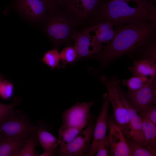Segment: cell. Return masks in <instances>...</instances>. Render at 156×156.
Returning a JSON list of instances; mask_svg holds the SVG:
<instances>
[{
    "label": "cell",
    "mask_w": 156,
    "mask_h": 156,
    "mask_svg": "<svg viewBox=\"0 0 156 156\" xmlns=\"http://www.w3.org/2000/svg\"><path fill=\"white\" fill-rule=\"evenodd\" d=\"M36 133L44 151L57 150L59 144L58 139L47 130V127L42 121H39Z\"/></svg>",
    "instance_id": "16"
},
{
    "label": "cell",
    "mask_w": 156,
    "mask_h": 156,
    "mask_svg": "<svg viewBox=\"0 0 156 156\" xmlns=\"http://www.w3.org/2000/svg\"><path fill=\"white\" fill-rule=\"evenodd\" d=\"M74 46L77 55V60L99 53L103 46L94 37L91 36L85 29L76 32L74 37Z\"/></svg>",
    "instance_id": "12"
},
{
    "label": "cell",
    "mask_w": 156,
    "mask_h": 156,
    "mask_svg": "<svg viewBox=\"0 0 156 156\" xmlns=\"http://www.w3.org/2000/svg\"><path fill=\"white\" fill-rule=\"evenodd\" d=\"M47 18L48 20L46 31L56 47L74 40L77 32L74 28L76 23L68 14L59 12L57 7L52 10Z\"/></svg>",
    "instance_id": "3"
},
{
    "label": "cell",
    "mask_w": 156,
    "mask_h": 156,
    "mask_svg": "<svg viewBox=\"0 0 156 156\" xmlns=\"http://www.w3.org/2000/svg\"><path fill=\"white\" fill-rule=\"evenodd\" d=\"M60 55L64 67L67 64L72 62L77 59V53L74 47H66L61 51Z\"/></svg>",
    "instance_id": "25"
},
{
    "label": "cell",
    "mask_w": 156,
    "mask_h": 156,
    "mask_svg": "<svg viewBox=\"0 0 156 156\" xmlns=\"http://www.w3.org/2000/svg\"><path fill=\"white\" fill-rule=\"evenodd\" d=\"M127 98L136 111L139 113L156 103L155 78L151 79L145 86L134 91L127 92Z\"/></svg>",
    "instance_id": "8"
},
{
    "label": "cell",
    "mask_w": 156,
    "mask_h": 156,
    "mask_svg": "<svg viewBox=\"0 0 156 156\" xmlns=\"http://www.w3.org/2000/svg\"><path fill=\"white\" fill-rule=\"evenodd\" d=\"M94 101L79 103L65 111L62 115L63 125L86 127L91 122L90 109Z\"/></svg>",
    "instance_id": "10"
},
{
    "label": "cell",
    "mask_w": 156,
    "mask_h": 156,
    "mask_svg": "<svg viewBox=\"0 0 156 156\" xmlns=\"http://www.w3.org/2000/svg\"><path fill=\"white\" fill-rule=\"evenodd\" d=\"M14 91L12 83L9 81H3L0 86V97L4 100H8L12 96Z\"/></svg>",
    "instance_id": "27"
},
{
    "label": "cell",
    "mask_w": 156,
    "mask_h": 156,
    "mask_svg": "<svg viewBox=\"0 0 156 156\" xmlns=\"http://www.w3.org/2000/svg\"><path fill=\"white\" fill-rule=\"evenodd\" d=\"M36 131L29 134L17 156H38L39 154L36 152L35 148L37 146H40V145Z\"/></svg>",
    "instance_id": "21"
},
{
    "label": "cell",
    "mask_w": 156,
    "mask_h": 156,
    "mask_svg": "<svg viewBox=\"0 0 156 156\" xmlns=\"http://www.w3.org/2000/svg\"><path fill=\"white\" fill-rule=\"evenodd\" d=\"M85 127L62 125L58 131V140L59 148L62 147L71 142Z\"/></svg>",
    "instance_id": "20"
},
{
    "label": "cell",
    "mask_w": 156,
    "mask_h": 156,
    "mask_svg": "<svg viewBox=\"0 0 156 156\" xmlns=\"http://www.w3.org/2000/svg\"><path fill=\"white\" fill-rule=\"evenodd\" d=\"M60 60V53L57 49L47 51L41 59L42 62L52 69L57 66Z\"/></svg>",
    "instance_id": "24"
},
{
    "label": "cell",
    "mask_w": 156,
    "mask_h": 156,
    "mask_svg": "<svg viewBox=\"0 0 156 156\" xmlns=\"http://www.w3.org/2000/svg\"><path fill=\"white\" fill-rule=\"evenodd\" d=\"M140 116L142 131L144 140V147L156 153V125L147 119Z\"/></svg>",
    "instance_id": "18"
},
{
    "label": "cell",
    "mask_w": 156,
    "mask_h": 156,
    "mask_svg": "<svg viewBox=\"0 0 156 156\" xmlns=\"http://www.w3.org/2000/svg\"><path fill=\"white\" fill-rule=\"evenodd\" d=\"M26 139L12 138L0 134V156H17Z\"/></svg>",
    "instance_id": "15"
},
{
    "label": "cell",
    "mask_w": 156,
    "mask_h": 156,
    "mask_svg": "<svg viewBox=\"0 0 156 156\" xmlns=\"http://www.w3.org/2000/svg\"><path fill=\"white\" fill-rule=\"evenodd\" d=\"M93 17L97 22L107 21L117 26L148 20L156 22V6L146 0L107 1Z\"/></svg>",
    "instance_id": "2"
},
{
    "label": "cell",
    "mask_w": 156,
    "mask_h": 156,
    "mask_svg": "<svg viewBox=\"0 0 156 156\" xmlns=\"http://www.w3.org/2000/svg\"><path fill=\"white\" fill-rule=\"evenodd\" d=\"M109 128V155L112 156H131L126 137L114 121L107 122Z\"/></svg>",
    "instance_id": "13"
},
{
    "label": "cell",
    "mask_w": 156,
    "mask_h": 156,
    "mask_svg": "<svg viewBox=\"0 0 156 156\" xmlns=\"http://www.w3.org/2000/svg\"><path fill=\"white\" fill-rule=\"evenodd\" d=\"M102 2V0H66L63 5L76 23L93 17Z\"/></svg>",
    "instance_id": "9"
},
{
    "label": "cell",
    "mask_w": 156,
    "mask_h": 156,
    "mask_svg": "<svg viewBox=\"0 0 156 156\" xmlns=\"http://www.w3.org/2000/svg\"><path fill=\"white\" fill-rule=\"evenodd\" d=\"M109 147L108 135L106 136L100 142L97 148L96 153V156H107Z\"/></svg>",
    "instance_id": "29"
},
{
    "label": "cell",
    "mask_w": 156,
    "mask_h": 156,
    "mask_svg": "<svg viewBox=\"0 0 156 156\" xmlns=\"http://www.w3.org/2000/svg\"><path fill=\"white\" fill-rule=\"evenodd\" d=\"M131 156H155L156 153L147 149L132 138L126 137Z\"/></svg>",
    "instance_id": "22"
},
{
    "label": "cell",
    "mask_w": 156,
    "mask_h": 156,
    "mask_svg": "<svg viewBox=\"0 0 156 156\" xmlns=\"http://www.w3.org/2000/svg\"><path fill=\"white\" fill-rule=\"evenodd\" d=\"M71 142L60 148L57 152L60 156H86L90 149L94 125L91 122Z\"/></svg>",
    "instance_id": "6"
},
{
    "label": "cell",
    "mask_w": 156,
    "mask_h": 156,
    "mask_svg": "<svg viewBox=\"0 0 156 156\" xmlns=\"http://www.w3.org/2000/svg\"><path fill=\"white\" fill-rule=\"evenodd\" d=\"M52 4L56 5H63L66 0H48Z\"/></svg>",
    "instance_id": "32"
},
{
    "label": "cell",
    "mask_w": 156,
    "mask_h": 156,
    "mask_svg": "<svg viewBox=\"0 0 156 156\" xmlns=\"http://www.w3.org/2000/svg\"><path fill=\"white\" fill-rule=\"evenodd\" d=\"M16 6L24 16L38 22L46 19L56 5L48 0H17Z\"/></svg>",
    "instance_id": "7"
},
{
    "label": "cell",
    "mask_w": 156,
    "mask_h": 156,
    "mask_svg": "<svg viewBox=\"0 0 156 156\" xmlns=\"http://www.w3.org/2000/svg\"><path fill=\"white\" fill-rule=\"evenodd\" d=\"M151 79L144 77L134 75L129 79L123 80L122 83L124 85L127 87L129 91L133 92L142 87L149 81Z\"/></svg>",
    "instance_id": "23"
},
{
    "label": "cell",
    "mask_w": 156,
    "mask_h": 156,
    "mask_svg": "<svg viewBox=\"0 0 156 156\" xmlns=\"http://www.w3.org/2000/svg\"><path fill=\"white\" fill-rule=\"evenodd\" d=\"M129 69L134 75L144 77L149 79L156 77V64L149 60H133L132 67H129Z\"/></svg>",
    "instance_id": "17"
},
{
    "label": "cell",
    "mask_w": 156,
    "mask_h": 156,
    "mask_svg": "<svg viewBox=\"0 0 156 156\" xmlns=\"http://www.w3.org/2000/svg\"><path fill=\"white\" fill-rule=\"evenodd\" d=\"M103 97V101L101 109L94 125L92 142L86 156H94L99 143L106 136L108 127L107 112L110 101L108 94L104 93Z\"/></svg>",
    "instance_id": "11"
},
{
    "label": "cell",
    "mask_w": 156,
    "mask_h": 156,
    "mask_svg": "<svg viewBox=\"0 0 156 156\" xmlns=\"http://www.w3.org/2000/svg\"><path fill=\"white\" fill-rule=\"evenodd\" d=\"M107 1L124 0H107Z\"/></svg>",
    "instance_id": "35"
},
{
    "label": "cell",
    "mask_w": 156,
    "mask_h": 156,
    "mask_svg": "<svg viewBox=\"0 0 156 156\" xmlns=\"http://www.w3.org/2000/svg\"><path fill=\"white\" fill-rule=\"evenodd\" d=\"M140 115L156 125V107L152 105L149 107L139 113Z\"/></svg>",
    "instance_id": "30"
},
{
    "label": "cell",
    "mask_w": 156,
    "mask_h": 156,
    "mask_svg": "<svg viewBox=\"0 0 156 156\" xmlns=\"http://www.w3.org/2000/svg\"><path fill=\"white\" fill-rule=\"evenodd\" d=\"M57 150L44 151L42 153L39 154L38 156H54L58 155Z\"/></svg>",
    "instance_id": "31"
},
{
    "label": "cell",
    "mask_w": 156,
    "mask_h": 156,
    "mask_svg": "<svg viewBox=\"0 0 156 156\" xmlns=\"http://www.w3.org/2000/svg\"><path fill=\"white\" fill-rule=\"evenodd\" d=\"M148 1L152 2L153 3L155 4L156 3V0H146Z\"/></svg>",
    "instance_id": "33"
},
{
    "label": "cell",
    "mask_w": 156,
    "mask_h": 156,
    "mask_svg": "<svg viewBox=\"0 0 156 156\" xmlns=\"http://www.w3.org/2000/svg\"><path fill=\"white\" fill-rule=\"evenodd\" d=\"M101 82L107 88L113 110L114 121L126 137H129L131 132L129 112L118 92L117 86L120 80L115 77L108 78L100 77Z\"/></svg>",
    "instance_id": "4"
},
{
    "label": "cell",
    "mask_w": 156,
    "mask_h": 156,
    "mask_svg": "<svg viewBox=\"0 0 156 156\" xmlns=\"http://www.w3.org/2000/svg\"><path fill=\"white\" fill-rule=\"evenodd\" d=\"M113 38L99 53L91 57L104 65L118 57L131 53L155 35L156 22L148 20L138 23L117 26Z\"/></svg>",
    "instance_id": "1"
},
{
    "label": "cell",
    "mask_w": 156,
    "mask_h": 156,
    "mask_svg": "<svg viewBox=\"0 0 156 156\" xmlns=\"http://www.w3.org/2000/svg\"><path fill=\"white\" fill-rule=\"evenodd\" d=\"M156 42L155 35L148 39L132 52L137 51L138 53H139L141 57L140 60H146L155 63Z\"/></svg>",
    "instance_id": "19"
},
{
    "label": "cell",
    "mask_w": 156,
    "mask_h": 156,
    "mask_svg": "<svg viewBox=\"0 0 156 156\" xmlns=\"http://www.w3.org/2000/svg\"><path fill=\"white\" fill-rule=\"evenodd\" d=\"M118 89L121 98L127 108L129 114L131 132L130 138L144 146V140L142 131L141 116L125 96L119 83Z\"/></svg>",
    "instance_id": "14"
},
{
    "label": "cell",
    "mask_w": 156,
    "mask_h": 156,
    "mask_svg": "<svg viewBox=\"0 0 156 156\" xmlns=\"http://www.w3.org/2000/svg\"><path fill=\"white\" fill-rule=\"evenodd\" d=\"M21 99L19 97L14 98L12 102L9 104L0 103V121L13 110L16 106L19 105Z\"/></svg>",
    "instance_id": "26"
},
{
    "label": "cell",
    "mask_w": 156,
    "mask_h": 156,
    "mask_svg": "<svg viewBox=\"0 0 156 156\" xmlns=\"http://www.w3.org/2000/svg\"><path fill=\"white\" fill-rule=\"evenodd\" d=\"M114 34V31L113 28L99 32L95 35L93 37L99 43H105L107 45L113 38Z\"/></svg>",
    "instance_id": "28"
},
{
    "label": "cell",
    "mask_w": 156,
    "mask_h": 156,
    "mask_svg": "<svg viewBox=\"0 0 156 156\" xmlns=\"http://www.w3.org/2000/svg\"><path fill=\"white\" fill-rule=\"evenodd\" d=\"M2 79L1 76L0 75V86L2 82Z\"/></svg>",
    "instance_id": "34"
},
{
    "label": "cell",
    "mask_w": 156,
    "mask_h": 156,
    "mask_svg": "<svg viewBox=\"0 0 156 156\" xmlns=\"http://www.w3.org/2000/svg\"><path fill=\"white\" fill-rule=\"evenodd\" d=\"M38 127L31 122L27 114L14 109L0 121V134L10 138L25 139Z\"/></svg>",
    "instance_id": "5"
}]
</instances>
